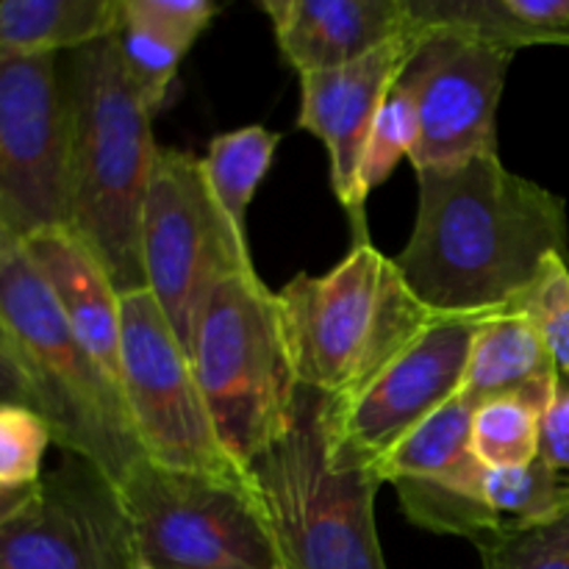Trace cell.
Segmentation results:
<instances>
[{
    "label": "cell",
    "instance_id": "6da1fadb",
    "mask_svg": "<svg viewBox=\"0 0 569 569\" xmlns=\"http://www.w3.org/2000/svg\"><path fill=\"white\" fill-rule=\"evenodd\" d=\"M550 256L569 259L565 198L500 156L417 172L415 231L395 264L433 315L511 309Z\"/></svg>",
    "mask_w": 569,
    "mask_h": 569
},
{
    "label": "cell",
    "instance_id": "7a4b0ae2",
    "mask_svg": "<svg viewBox=\"0 0 569 569\" xmlns=\"http://www.w3.org/2000/svg\"><path fill=\"white\" fill-rule=\"evenodd\" d=\"M70 114L67 228L109 272L117 292L148 289L142 209L159 144L150 109L122 67L117 33L61 61Z\"/></svg>",
    "mask_w": 569,
    "mask_h": 569
},
{
    "label": "cell",
    "instance_id": "3957f363",
    "mask_svg": "<svg viewBox=\"0 0 569 569\" xmlns=\"http://www.w3.org/2000/svg\"><path fill=\"white\" fill-rule=\"evenodd\" d=\"M276 295L300 387L337 406L359 398L437 317L372 242H353L322 276L298 272Z\"/></svg>",
    "mask_w": 569,
    "mask_h": 569
},
{
    "label": "cell",
    "instance_id": "277c9868",
    "mask_svg": "<svg viewBox=\"0 0 569 569\" xmlns=\"http://www.w3.org/2000/svg\"><path fill=\"white\" fill-rule=\"evenodd\" d=\"M0 322L20 350L53 445L120 487L148 459L126 398L76 337L26 242L11 233L0 248Z\"/></svg>",
    "mask_w": 569,
    "mask_h": 569
},
{
    "label": "cell",
    "instance_id": "5b68a950",
    "mask_svg": "<svg viewBox=\"0 0 569 569\" xmlns=\"http://www.w3.org/2000/svg\"><path fill=\"white\" fill-rule=\"evenodd\" d=\"M328 398L300 387L289 428L250 465L281 569H387L376 526L381 476L328 453Z\"/></svg>",
    "mask_w": 569,
    "mask_h": 569
},
{
    "label": "cell",
    "instance_id": "8992f818",
    "mask_svg": "<svg viewBox=\"0 0 569 569\" xmlns=\"http://www.w3.org/2000/svg\"><path fill=\"white\" fill-rule=\"evenodd\" d=\"M189 359L220 442L250 470L289 428L300 392L278 295L259 272H237L211 289Z\"/></svg>",
    "mask_w": 569,
    "mask_h": 569
},
{
    "label": "cell",
    "instance_id": "52a82bcc",
    "mask_svg": "<svg viewBox=\"0 0 569 569\" xmlns=\"http://www.w3.org/2000/svg\"><path fill=\"white\" fill-rule=\"evenodd\" d=\"M117 492L133 569H281L253 476H200L142 459Z\"/></svg>",
    "mask_w": 569,
    "mask_h": 569
},
{
    "label": "cell",
    "instance_id": "ba28073f",
    "mask_svg": "<svg viewBox=\"0 0 569 569\" xmlns=\"http://www.w3.org/2000/svg\"><path fill=\"white\" fill-rule=\"evenodd\" d=\"M142 270L181 345H192L194 326L211 289L237 272H256L244 242L211 194L198 156L159 148L142 209Z\"/></svg>",
    "mask_w": 569,
    "mask_h": 569
},
{
    "label": "cell",
    "instance_id": "9c48e42d",
    "mask_svg": "<svg viewBox=\"0 0 569 569\" xmlns=\"http://www.w3.org/2000/svg\"><path fill=\"white\" fill-rule=\"evenodd\" d=\"M120 387L144 456L167 470L250 478L220 442L192 359L150 289L120 295Z\"/></svg>",
    "mask_w": 569,
    "mask_h": 569
},
{
    "label": "cell",
    "instance_id": "30bf717a",
    "mask_svg": "<svg viewBox=\"0 0 569 569\" xmlns=\"http://www.w3.org/2000/svg\"><path fill=\"white\" fill-rule=\"evenodd\" d=\"M70 114L59 56L0 53V222L28 239L67 226Z\"/></svg>",
    "mask_w": 569,
    "mask_h": 569
},
{
    "label": "cell",
    "instance_id": "8fae6325",
    "mask_svg": "<svg viewBox=\"0 0 569 569\" xmlns=\"http://www.w3.org/2000/svg\"><path fill=\"white\" fill-rule=\"evenodd\" d=\"M489 315H437L431 326L350 403L328 400V453L337 465L372 467L465 383L472 339Z\"/></svg>",
    "mask_w": 569,
    "mask_h": 569
},
{
    "label": "cell",
    "instance_id": "7c38bea8",
    "mask_svg": "<svg viewBox=\"0 0 569 569\" xmlns=\"http://www.w3.org/2000/svg\"><path fill=\"white\" fill-rule=\"evenodd\" d=\"M0 569H133L131 531L114 483L64 453L22 511L0 526Z\"/></svg>",
    "mask_w": 569,
    "mask_h": 569
},
{
    "label": "cell",
    "instance_id": "4fadbf2b",
    "mask_svg": "<svg viewBox=\"0 0 569 569\" xmlns=\"http://www.w3.org/2000/svg\"><path fill=\"white\" fill-rule=\"evenodd\" d=\"M515 53L453 37L426 33L403 70L420 114L409 156L415 172L498 156V109Z\"/></svg>",
    "mask_w": 569,
    "mask_h": 569
},
{
    "label": "cell",
    "instance_id": "5bb4252c",
    "mask_svg": "<svg viewBox=\"0 0 569 569\" xmlns=\"http://www.w3.org/2000/svg\"><path fill=\"white\" fill-rule=\"evenodd\" d=\"M426 31L411 28L403 37L372 50L353 64L300 76L298 128L315 133L328 150L331 189L353 222V242H370L365 203L359 192L361 161L376 117L398 78L420 50Z\"/></svg>",
    "mask_w": 569,
    "mask_h": 569
},
{
    "label": "cell",
    "instance_id": "9a60e30c",
    "mask_svg": "<svg viewBox=\"0 0 569 569\" xmlns=\"http://www.w3.org/2000/svg\"><path fill=\"white\" fill-rule=\"evenodd\" d=\"M259 9L298 76L353 64L415 28L406 0H261Z\"/></svg>",
    "mask_w": 569,
    "mask_h": 569
},
{
    "label": "cell",
    "instance_id": "2e32d148",
    "mask_svg": "<svg viewBox=\"0 0 569 569\" xmlns=\"http://www.w3.org/2000/svg\"><path fill=\"white\" fill-rule=\"evenodd\" d=\"M22 242L76 337L103 367L106 376L120 387L122 311L120 292L111 283L109 272L67 226L48 228Z\"/></svg>",
    "mask_w": 569,
    "mask_h": 569
},
{
    "label": "cell",
    "instance_id": "e0dca14e",
    "mask_svg": "<svg viewBox=\"0 0 569 569\" xmlns=\"http://www.w3.org/2000/svg\"><path fill=\"white\" fill-rule=\"evenodd\" d=\"M561 387V372L542 333L526 315L503 309L489 315L472 339L459 398L478 409L515 398L545 415Z\"/></svg>",
    "mask_w": 569,
    "mask_h": 569
},
{
    "label": "cell",
    "instance_id": "ac0fdd59",
    "mask_svg": "<svg viewBox=\"0 0 569 569\" xmlns=\"http://www.w3.org/2000/svg\"><path fill=\"white\" fill-rule=\"evenodd\" d=\"M426 33H453L489 48H569V0H406Z\"/></svg>",
    "mask_w": 569,
    "mask_h": 569
},
{
    "label": "cell",
    "instance_id": "d6986e66",
    "mask_svg": "<svg viewBox=\"0 0 569 569\" xmlns=\"http://www.w3.org/2000/svg\"><path fill=\"white\" fill-rule=\"evenodd\" d=\"M122 0H3L0 53L59 56L120 31Z\"/></svg>",
    "mask_w": 569,
    "mask_h": 569
},
{
    "label": "cell",
    "instance_id": "ffe728a7",
    "mask_svg": "<svg viewBox=\"0 0 569 569\" xmlns=\"http://www.w3.org/2000/svg\"><path fill=\"white\" fill-rule=\"evenodd\" d=\"M472 417L476 409L456 395L378 461L376 472L381 481L481 483L487 467L472 453Z\"/></svg>",
    "mask_w": 569,
    "mask_h": 569
},
{
    "label": "cell",
    "instance_id": "44dd1931",
    "mask_svg": "<svg viewBox=\"0 0 569 569\" xmlns=\"http://www.w3.org/2000/svg\"><path fill=\"white\" fill-rule=\"evenodd\" d=\"M278 144H281L278 131L264 126H244L217 133L206 148V156H200L211 194L244 242H248V209L276 161Z\"/></svg>",
    "mask_w": 569,
    "mask_h": 569
},
{
    "label": "cell",
    "instance_id": "7402d4cb",
    "mask_svg": "<svg viewBox=\"0 0 569 569\" xmlns=\"http://www.w3.org/2000/svg\"><path fill=\"white\" fill-rule=\"evenodd\" d=\"M392 487L406 520L422 531L470 539L483 548L509 528L483 498V481H392Z\"/></svg>",
    "mask_w": 569,
    "mask_h": 569
},
{
    "label": "cell",
    "instance_id": "603a6c76",
    "mask_svg": "<svg viewBox=\"0 0 569 569\" xmlns=\"http://www.w3.org/2000/svg\"><path fill=\"white\" fill-rule=\"evenodd\" d=\"M483 498L509 528L542 526L569 511V478L539 456L520 467H487Z\"/></svg>",
    "mask_w": 569,
    "mask_h": 569
},
{
    "label": "cell",
    "instance_id": "cb8c5ba5",
    "mask_svg": "<svg viewBox=\"0 0 569 569\" xmlns=\"http://www.w3.org/2000/svg\"><path fill=\"white\" fill-rule=\"evenodd\" d=\"M542 411L522 400H492L472 417V453L483 467H520L539 456Z\"/></svg>",
    "mask_w": 569,
    "mask_h": 569
},
{
    "label": "cell",
    "instance_id": "d4e9b609",
    "mask_svg": "<svg viewBox=\"0 0 569 569\" xmlns=\"http://www.w3.org/2000/svg\"><path fill=\"white\" fill-rule=\"evenodd\" d=\"M117 48H120L126 76L131 78L137 92L142 94L150 114H156L167 100V94H170L178 67H181L189 48H183L181 42H176L167 33L150 28L148 22L133 20L126 11H122L120 31H117Z\"/></svg>",
    "mask_w": 569,
    "mask_h": 569
},
{
    "label": "cell",
    "instance_id": "484cf974",
    "mask_svg": "<svg viewBox=\"0 0 569 569\" xmlns=\"http://www.w3.org/2000/svg\"><path fill=\"white\" fill-rule=\"evenodd\" d=\"M417 137H420V114H417V100L406 78L400 76L389 98L383 100L381 111L376 117L370 139H367L365 161H361L359 192L361 198H370L372 189L389 181L395 167L415 153Z\"/></svg>",
    "mask_w": 569,
    "mask_h": 569
},
{
    "label": "cell",
    "instance_id": "4316f807",
    "mask_svg": "<svg viewBox=\"0 0 569 569\" xmlns=\"http://www.w3.org/2000/svg\"><path fill=\"white\" fill-rule=\"evenodd\" d=\"M50 445L53 433L39 411L31 406H0V492L37 487Z\"/></svg>",
    "mask_w": 569,
    "mask_h": 569
},
{
    "label": "cell",
    "instance_id": "83f0119b",
    "mask_svg": "<svg viewBox=\"0 0 569 569\" xmlns=\"http://www.w3.org/2000/svg\"><path fill=\"white\" fill-rule=\"evenodd\" d=\"M511 309L537 326L561 378H569V259L550 256Z\"/></svg>",
    "mask_w": 569,
    "mask_h": 569
},
{
    "label": "cell",
    "instance_id": "f1b7e54d",
    "mask_svg": "<svg viewBox=\"0 0 569 569\" xmlns=\"http://www.w3.org/2000/svg\"><path fill=\"white\" fill-rule=\"evenodd\" d=\"M478 553L481 569H569V511L542 526L506 528Z\"/></svg>",
    "mask_w": 569,
    "mask_h": 569
},
{
    "label": "cell",
    "instance_id": "f546056e",
    "mask_svg": "<svg viewBox=\"0 0 569 569\" xmlns=\"http://www.w3.org/2000/svg\"><path fill=\"white\" fill-rule=\"evenodd\" d=\"M122 11L167 33L183 48H192L211 26L220 6L214 0H122Z\"/></svg>",
    "mask_w": 569,
    "mask_h": 569
},
{
    "label": "cell",
    "instance_id": "4dcf8cb0",
    "mask_svg": "<svg viewBox=\"0 0 569 569\" xmlns=\"http://www.w3.org/2000/svg\"><path fill=\"white\" fill-rule=\"evenodd\" d=\"M539 459L569 478V378H561L559 395L542 415Z\"/></svg>",
    "mask_w": 569,
    "mask_h": 569
},
{
    "label": "cell",
    "instance_id": "1f68e13d",
    "mask_svg": "<svg viewBox=\"0 0 569 569\" xmlns=\"http://www.w3.org/2000/svg\"><path fill=\"white\" fill-rule=\"evenodd\" d=\"M0 406H31L37 411L31 378L3 322H0Z\"/></svg>",
    "mask_w": 569,
    "mask_h": 569
},
{
    "label": "cell",
    "instance_id": "d6a6232c",
    "mask_svg": "<svg viewBox=\"0 0 569 569\" xmlns=\"http://www.w3.org/2000/svg\"><path fill=\"white\" fill-rule=\"evenodd\" d=\"M37 487H28V489H9V492H0V526L9 522L17 511H22V506L33 498Z\"/></svg>",
    "mask_w": 569,
    "mask_h": 569
},
{
    "label": "cell",
    "instance_id": "836d02e7",
    "mask_svg": "<svg viewBox=\"0 0 569 569\" xmlns=\"http://www.w3.org/2000/svg\"><path fill=\"white\" fill-rule=\"evenodd\" d=\"M3 239H6V228H3V222H0V248H3Z\"/></svg>",
    "mask_w": 569,
    "mask_h": 569
}]
</instances>
